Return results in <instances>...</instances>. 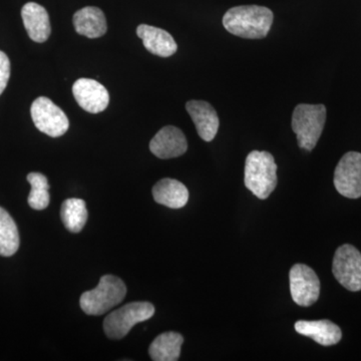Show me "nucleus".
<instances>
[{
  "mask_svg": "<svg viewBox=\"0 0 361 361\" xmlns=\"http://www.w3.org/2000/svg\"><path fill=\"white\" fill-rule=\"evenodd\" d=\"M272 11L264 6L232 7L223 18L226 30L242 39H264L273 23Z\"/></svg>",
  "mask_w": 361,
  "mask_h": 361,
  "instance_id": "obj_1",
  "label": "nucleus"
},
{
  "mask_svg": "<svg viewBox=\"0 0 361 361\" xmlns=\"http://www.w3.org/2000/svg\"><path fill=\"white\" fill-rule=\"evenodd\" d=\"M245 186L261 200H265L277 186V165L268 152L252 151L245 163Z\"/></svg>",
  "mask_w": 361,
  "mask_h": 361,
  "instance_id": "obj_2",
  "label": "nucleus"
},
{
  "mask_svg": "<svg viewBox=\"0 0 361 361\" xmlns=\"http://www.w3.org/2000/svg\"><path fill=\"white\" fill-rule=\"evenodd\" d=\"M127 294V287L122 279L114 275H104L92 290L85 292L80 304L87 315L99 316L118 305Z\"/></svg>",
  "mask_w": 361,
  "mask_h": 361,
  "instance_id": "obj_3",
  "label": "nucleus"
},
{
  "mask_svg": "<svg viewBox=\"0 0 361 361\" xmlns=\"http://www.w3.org/2000/svg\"><path fill=\"white\" fill-rule=\"evenodd\" d=\"M326 122V108L323 104H301L296 106L292 115V130L301 149L312 151Z\"/></svg>",
  "mask_w": 361,
  "mask_h": 361,
  "instance_id": "obj_4",
  "label": "nucleus"
},
{
  "mask_svg": "<svg viewBox=\"0 0 361 361\" xmlns=\"http://www.w3.org/2000/svg\"><path fill=\"white\" fill-rule=\"evenodd\" d=\"M155 314V307L149 302L126 304L120 310L113 311L104 322V334L110 339L118 341L129 334L140 322H146Z\"/></svg>",
  "mask_w": 361,
  "mask_h": 361,
  "instance_id": "obj_5",
  "label": "nucleus"
},
{
  "mask_svg": "<svg viewBox=\"0 0 361 361\" xmlns=\"http://www.w3.org/2000/svg\"><path fill=\"white\" fill-rule=\"evenodd\" d=\"M30 114L37 129L49 137H61L70 128L68 116L49 97H37L32 104Z\"/></svg>",
  "mask_w": 361,
  "mask_h": 361,
  "instance_id": "obj_6",
  "label": "nucleus"
},
{
  "mask_svg": "<svg viewBox=\"0 0 361 361\" xmlns=\"http://www.w3.org/2000/svg\"><path fill=\"white\" fill-rule=\"evenodd\" d=\"M332 272L337 281L349 291L361 290V253L355 246L344 244L334 255Z\"/></svg>",
  "mask_w": 361,
  "mask_h": 361,
  "instance_id": "obj_7",
  "label": "nucleus"
},
{
  "mask_svg": "<svg viewBox=\"0 0 361 361\" xmlns=\"http://www.w3.org/2000/svg\"><path fill=\"white\" fill-rule=\"evenodd\" d=\"M289 281L292 299L297 305L308 307L319 298V278L310 266L294 265L289 273Z\"/></svg>",
  "mask_w": 361,
  "mask_h": 361,
  "instance_id": "obj_8",
  "label": "nucleus"
},
{
  "mask_svg": "<svg viewBox=\"0 0 361 361\" xmlns=\"http://www.w3.org/2000/svg\"><path fill=\"white\" fill-rule=\"evenodd\" d=\"M334 186L349 199L361 197V154L348 152L342 157L334 172Z\"/></svg>",
  "mask_w": 361,
  "mask_h": 361,
  "instance_id": "obj_9",
  "label": "nucleus"
},
{
  "mask_svg": "<svg viewBox=\"0 0 361 361\" xmlns=\"http://www.w3.org/2000/svg\"><path fill=\"white\" fill-rule=\"evenodd\" d=\"M73 94L78 106L90 114L102 113L110 103L108 90L90 78L78 80L73 85Z\"/></svg>",
  "mask_w": 361,
  "mask_h": 361,
  "instance_id": "obj_10",
  "label": "nucleus"
},
{
  "mask_svg": "<svg viewBox=\"0 0 361 361\" xmlns=\"http://www.w3.org/2000/svg\"><path fill=\"white\" fill-rule=\"evenodd\" d=\"M188 142L184 133L174 126H167L157 133L149 142L152 153L160 159H172L184 155Z\"/></svg>",
  "mask_w": 361,
  "mask_h": 361,
  "instance_id": "obj_11",
  "label": "nucleus"
},
{
  "mask_svg": "<svg viewBox=\"0 0 361 361\" xmlns=\"http://www.w3.org/2000/svg\"><path fill=\"white\" fill-rule=\"evenodd\" d=\"M186 110L201 139L205 142L213 141L220 123L215 109L205 101H189L186 104Z\"/></svg>",
  "mask_w": 361,
  "mask_h": 361,
  "instance_id": "obj_12",
  "label": "nucleus"
},
{
  "mask_svg": "<svg viewBox=\"0 0 361 361\" xmlns=\"http://www.w3.org/2000/svg\"><path fill=\"white\" fill-rule=\"evenodd\" d=\"M21 18L30 39L39 44L49 39L51 32V21L44 6L28 2L21 9Z\"/></svg>",
  "mask_w": 361,
  "mask_h": 361,
  "instance_id": "obj_13",
  "label": "nucleus"
},
{
  "mask_svg": "<svg viewBox=\"0 0 361 361\" xmlns=\"http://www.w3.org/2000/svg\"><path fill=\"white\" fill-rule=\"evenodd\" d=\"M137 35L142 40L147 51L161 58H169L176 54L178 45L174 37L166 30L148 25L137 26Z\"/></svg>",
  "mask_w": 361,
  "mask_h": 361,
  "instance_id": "obj_14",
  "label": "nucleus"
},
{
  "mask_svg": "<svg viewBox=\"0 0 361 361\" xmlns=\"http://www.w3.org/2000/svg\"><path fill=\"white\" fill-rule=\"evenodd\" d=\"M297 334L310 337L313 341L323 346H331L341 341V329L336 323L330 320H316L305 322L299 320L294 325Z\"/></svg>",
  "mask_w": 361,
  "mask_h": 361,
  "instance_id": "obj_15",
  "label": "nucleus"
},
{
  "mask_svg": "<svg viewBox=\"0 0 361 361\" xmlns=\"http://www.w3.org/2000/svg\"><path fill=\"white\" fill-rule=\"evenodd\" d=\"M73 25L78 35L89 39H97L108 30L106 16L99 7L87 6L73 14Z\"/></svg>",
  "mask_w": 361,
  "mask_h": 361,
  "instance_id": "obj_16",
  "label": "nucleus"
},
{
  "mask_svg": "<svg viewBox=\"0 0 361 361\" xmlns=\"http://www.w3.org/2000/svg\"><path fill=\"white\" fill-rule=\"evenodd\" d=\"M153 197L161 205L172 209L183 208L189 200V191L179 180L166 178L153 188Z\"/></svg>",
  "mask_w": 361,
  "mask_h": 361,
  "instance_id": "obj_17",
  "label": "nucleus"
},
{
  "mask_svg": "<svg viewBox=\"0 0 361 361\" xmlns=\"http://www.w3.org/2000/svg\"><path fill=\"white\" fill-rule=\"evenodd\" d=\"M184 338L178 332H164L149 345V353L154 361H177Z\"/></svg>",
  "mask_w": 361,
  "mask_h": 361,
  "instance_id": "obj_18",
  "label": "nucleus"
},
{
  "mask_svg": "<svg viewBox=\"0 0 361 361\" xmlns=\"http://www.w3.org/2000/svg\"><path fill=\"white\" fill-rule=\"evenodd\" d=\"M61 215L63 225L71 233L82 231L89 217L85 202L77 198L68 199L63 202Z\"/></svg>",
  "mask_w": 361,
  "mask_h": 361,
  "instance_id": "obj_19",
  "label": "nucleus"
},
{
  "mask_svg": "<svg viewBox=\"0 0 361 361\" xmlns=\"http://www.w3.org/2000/svg\"><path fill=\"white\" fill-rule=\"evenodd\" d=\"M20 248V234L11 216L0 207V255L13 256Z\"/></svg>",
  "mask_w": 361,
  "mask_h": 361,
  "instance_id": "obj_20",
  "label": "nucleus"
},
{
  "mask_svg": "<svg viewBox=\"0 0 361 361\" xmlns=\"http://www.w3.org/2000/svg\"><path fill=\"white\" fill-rule=\"evenodd\" d=\"M27 180L32 186V191L28 196V205L35 210H44L49 205V185L47 178L40 173H30Z\"/></svg>",
  "mask_w": 361,
  "mask_h": 361,
  "instance_id": "obj_21",
  "label": "nucleus"
},
{
  "mask_svg": "<svg viewBox=\"0 0 361 361\" xmlns=\"http://www.w3.org/2000/svg\"><path fill=\"white\" fill-rule=\"evenodd\" d=\"M11 77V61L4 51H0V96L4 92Z\"/></svg>",
  "mask_w": 361,
  "mask_h": 361,
  "instance_id": "obj_22",
  "label": "nucleus"
}]
</instances>
